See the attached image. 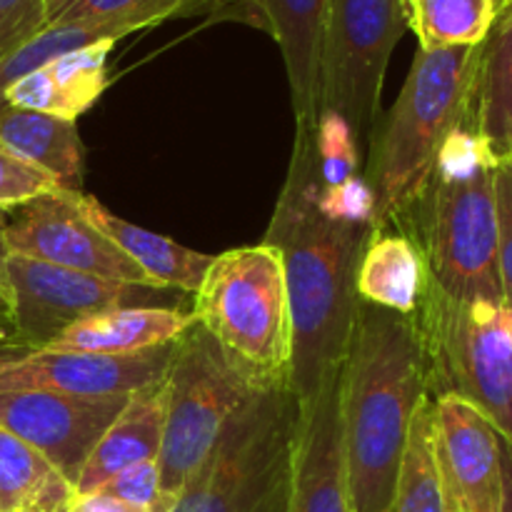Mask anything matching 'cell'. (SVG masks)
<instances>
[{
    "label": "cell",
    "instance_id": "cell-9",
    "mask_svg": "<svg viewBox=\"0 0 512 512\" xmlns=\"http://www.w3.org/2000/svg\"><path fill=\"white\" fill-rule=\"evenodd\" d=\"M405 28L400 0H328L320 110L338 113L358 145L373 138L390 55Z\"/></svg>",
    "mask_w": 512,
    "mask_h": 512
},
{
    "label": "cell",
    "instance_id": "cell-30",
    "mask_svg": "<svg viewBox=\"0 0 512 512\" xmlns=\"http://www.w3.org/2000/svg\"><path fill=\"white\" fill-rule=\"evenodd\" d=\"M58 183L35 165L25 163L23 158L0 143V210H15L40 195L55 193Z\"/></svg>",
    "mask_w": 512,
    "mask_h": 512
},
{
    "label": "cell",
    "instance_id": "cell-27",
    "mask_svg": "<svg viewBox=\"0 0 512 512\" xmlns=\"http://www.w3.org/2000/svg\"><path fill=\"white\" fill-rule=\"evenodd\" d=\"M148 25L135 18H115V20H93V23H70V25H48L38 35L15 48L13 53L0 60V98L3 90L13 80L23 78L25 73L43 68L50 60L60 58L73 50L88 48L100 40H115L118 43L125 35H133L145 30Z\"/></svg>",
    "mask_w": 512,
    "mask_h": 512
},
{
    "label": "cell",
    "instance_id": "cell-32",
    "mask_svg": "<svg viewBox=\"0 0 512 512\" xmlns=\"http://www.w3.org/2000/svg\"><path fill=\"white\" fill-rule=\"evenodd\" d=\"M48 28V0H0V60Z\"/></svg>",
    "mask_w": 512,
    "mask_h": 512
},
{
    "label": "cell",
    "instance_id": "cell-24",
    "mask_svg": "<svg viewBox=\"0 0 512 512\" xmlns=\"http://www.w3.org/2000/svg\"><path fill=\"white\" fill-rule=\"evenodd\" d=\"M250 5L253 0H48V25L135 18L153 28L170 18H195V15L245 23Z\"/></svg>",
    "mask_w": 512,
    "mask_h": 512
},
{
    "label": "cell",
    "instance_id": "cell-26",
    "mask_svg": "<svg viewBox=\"0 0 512 512\" xmlns=\"http://www.w3.org/2000/svg\"><path fill=\"white\" fill-rule=\"evenodd\" d=\"M400 8L420 50L485 43L498 18L493 0H400Z\"/></svg>",
    "mask_w": 512,
    "mask_h": 512
},
{
    "label": "cell",
    "instance_id": "cell-35",
    "mask_svg": "<svg viewBox=\"0 0 512 512\" xmlns=\"http://www.w3.org/2000/svg\"><path fill=\"white\" fill-rule=\"evenodd\" d=\"M15 338V323H13V303H10V290L5 283L3 263H0V340Z\"/></svg>",
    "mask_w": 512,
    "mask_h": 512
},
{
    "label": "cell",
    "instance_id": "cell-13",
    "mask_svg": "<svg viewBox=\"0 0 512 512\" xmlns=\"http://www.w3.org/2000/svg\"><path fill=\"white\" fill-rule=\"evenodd\" d=\"M433 460L445 512H503L500 433L468 400L433 398Z\"/></svg>",
    "mask_w": 512,
    "mask_h": 512
},
{
    "label": "cell",
    "instance_id": "cell-6",
    "mask_svg": "<svg viewBox=\"0 0 512 512\" xmlns=\"http://www.w3.org/2000/svg\"><path fill=\"white\" fill-rule=\"evenodd\" d=\"M193 318L258 383L288 380L290 310L275 245L215 255L195 293Z\"/></svg>",
    "mask_w": 512,
    "mask_h": 512
},
{
    "label": "cell",
    "instance_id": "cell-21",
    "mask_svg": "<svg viewBox=\"0 0 512 512\" xmlns=\"http://www.w3.org/2000/svg\"><path fill=\"white\" fill-rule=\"evenodd\" d=\"M428 283V263L418 240L383 230L370 235L355 278L358 300L400 315H415Z\"/></svg>",
    "mask_w": 512,
    "mask_h": 512
},
{
    "label": "cell",
    "instance_id": "cell-31",
    "mask_svg": "<svg viewBox=\"0 0 512 512\" xmlns=\"http://www.w3.org/2000/svg\"><path fill=\"white\" fill-rule=\"evenodd\" d=\"M98 493L113 495L123 503L148 512H170L168 500L163 498V490H160L158 460H143V463L123 470L108 485H103Z\"/></svg>",
    "mask_w": 512,
    "mask_h": 512
},
{
    "label": "cell",
    "instance_id": "cell-14",
    "mask_svg": "<svg viewBox=\"0 0 512 512\" xmlns=\"http://www.w3.org/2000/svg\"><path fill=\"white\" fill-rule=\"evenodd\" d=\"M173 345L135 355H90L35 348L15 358H0V393H45L73 398H120L165 378Z\"/></svg>",
    "mask_w": 512,
    "mask_h": 512
},
{
    "label": "cell",
    "instance_id": "cell-17",
    "mask_svg": "<svg viewBox=\"0 0 512 512\" xmlns=\"http://www.w3.org/2000/svg\"><path fill=\"white\" fill-rule=\"evenodd\" d=\"M265 33L283 53L295 128H315L320 113V48L328 0H260Z\"/></svg>",
    "mask_w": 512,
    "mask_h": 512
},
{
    "label": "cell",
    "instance_id": "cell-15",
    "mask_svg": "<svg viewBox=\"0 0 512 512\" xmlns=\"http://www.w3.org/2000/svg\"><path fill=\"white\" fill-rule=\"evenodd\" d=\"M288 512H353L340 430V368L300 403L293 498Z\"/></svg>",
    "mask_w": 512,
    "mask_h": 512
},
{
    "label": "cell",
    "instance_id": "cell-36",
    "mask_svg": "<svg viewBox=\"0 0 512 512\" xmlns=\"http://www.w3.org/2000/svg\"><path fill=\"white\" fill-rule=\"evenodd\" d=\"M500 463H503V512H512V445L500 438Z\"/></svg>",
    "mask_w": 512,
    "mask_h": 512
},
{
    "label": "cell",
    "instance_id": "cell-4",
    "mask_svg": "<svg viewBox=\"0 0 512 512\" xmlns=\"http://www.w3.org/2000/svg\"><path fill=\"white\" fill-rule=\"evenodd\" d=\"M498 160L465 123L443 145L418 208L430 283L460 303H503L498 265Z\"/></svg>",
    "mask_w": 512,
    "mask_h": 512
},
{
    "label": "cell",
    "instance_id": "cell-25",
    "mask_svg": "<svg viewBox=\"0 0 512 512\" xmlns=\"http://www.w3.org/2000/svg\"><path fill=\"white\" fill-rule=\"evenodd\" d=\"M73 495L43 455L0 428V512H68Z\"/></svg>",
    "mask_w": 512,
    "mask_h": 512
},
{
    "label": "cell",
    "instance_id": "cell-3",
    "mask_svg": "<svg viewBox=\"0 0 512 512\" xmlns=\"http://www.w3.org/2000/svg\"><path fill=\"white\" fill-rule=\"evenodd\" d=\"M480 53L483 43L415 53L403 90L370 140L363 180L373 193L375 230L418 208L443 145L475 120Z\"/></svg>",
    "mask_w": 512,
    "mask_h": 512
},
{
    "label": "cell",
    "instance_id": "cell-29",
    "mask_svg": "<svg viewBox=\"0 0 512 512\" xmlns=\"http://www.w3.org/2000/svg\"><path fill=\"white\" fill-rule=\"evenodd\" d=\"M315 145L323 188L333 190L358 178L360 150L350 125L333 110H320L315 125Z\"/></svg>",
    "mask_w": 512,
    "mask_h": 512
},
{
    "label": "cell",
    "instance_id": "cell-7",
    "mask_svg": "<svg viewBox=\"0 0 512 512\" xmlns=\"http://www.w3.org/2000/svg\"><path fill=\"white\" fill-rule=\"evenodd\" d=\"M428 393L468 400L512 445V308L460 303L428 283L418 313Z\"/></svg>",
    "mask_w": 512,
    "mask_h": 512
},
{
    "label": "cell",
    "instance_id": "cell-8",
    "mask_svg": "<svg viewBox=\"0 0 512 512\" xmlns=\"http://www.w3.org/2000/svg\"><path fill=\"white\" fill-rule=\"evenodd\" d=\"M158 453L160 490L173 510L190 475L200 468L245 395L260 385L240 368L203 325L193 323L173 345Z\"/></svg>",
    "mask_w": 512,
    "mask_h": 512
},
{
    "label": "cell",
    "instance_id": "cell-11",
    "mask_svg": "<svg viewBox=\"0 0 512 512\" xmlns=\"http://www.w3.org/2000/svg\"><path fill=\"white\" fill-rule=\"evenodd\" d=\"M10 213L13 218L0 223L3 255H18L118 283L153 288L143 270L80 213L75 193L55 190Z\"/></svg>",
    "mask_w": 512,
    "mask_h": 512
},
{
    "label": "cell",
    "instance_id": "cell-18",
    "mask_svg": "<svg viewBox=\"0 0 512 512\" xmlns=\"http://www.w3.org/2000/svg\"><path fill=\"white\" fill-rule=\"evenodd\" d=\"M165 403H168L165 378L130 395L125 408L100 435L98 445L85 460L75 483V495L98 493L123 470L143 460H158L160 443H163Z\"/></svg>",
    "mask_w": 512,
    "mask_h": 512
},
{
    "label": "cell",
    "instance_id": "cell-39",
    "mask_svg": "<svg viewBox=\"0 0 512 512\" xmlns=\"http://www.w3.org/2000/svg\"><path fill=\"white\" fill-rule=\"evenodd\" d=\"M0 223H3V220H0Z\"/></svg>",
    "mask_w": 512,
    "mask_h": 512
},
{
    "label": "cell",
    "instance_id": "cell-33",
    "mask_svg": "<svg viewBox=\"0 0 512 512\" xmlns=\"http://www.w3.org/2000/svg\"><path fill=\"white\" fill-rule=\"evenodd\" d=\"M495 205H498V265L503 303L512 308V165L495 170Z\"/></svg>",
    "mask_w": 512,
    "mask_h": 512
},
{
    "label": "cell",
    "instance_id": "cell-10",
    "mask_svg": "<svg viewBox=\"0 0 512 512\" xmlns=\"http://www.w3.org/2000/svg\"><path fill=\"white\" fill-rule=\"evenodd\" d=\"M3 273L13 303L15 338L30 350L45 348L90 315L140 305L153 308L158 295L165 293L18 255H3Z\"/></svg>",
    "mask_w": 512,
    "mask_h": 512
},
{
    "label": "cell",
    "instance_id": "cell-38",
    "mask_svg": "<svg viewBox=\"0 0 512 512\" xmlns=\"http://www.w3.org/2000/svg\"><path fill=\"white\" fill-rule=\"evenodd\" d=\"M505 165H512V150L508 153V158H505Z\"/></svg>",
    "mask_w": 512,
    "mask_h": 512
},
{
    "label": "cell",
    "instance_id": "cell-12",
    "mask_svg": "<svg viewBox=\"0 0 512 512\" xmlns=\"http://www.w3.org/2000/svg\"><path fill=\"white\" fill-rule=\"evenodd\" d=\"M128 398H73L45 390L0 393V428L43 455L75 493L85 460Z\"/></svg>",
    "mask_w": 512,
    "mask_h": 512
},
{
    "label": "cell",
    "instance_id": "cell-34",
    "mask_svg": "<svg viewBox=\"0 0 512 512\" xmlns=\"http://www.w3.org/2000/svg\"><path fill=\"white\" fill-rule=\"evenodd\" d=\"M68 512H148V510L123 503V500L113 498V495L90 493V495H73Z\"/></svg>",
    "mask_w": 512,
    "mask_h": 512
},
{
    "label": "cell",
    "instance_id": "cell-5",
    "mask_svg": "<svg viewBox=\"0 0 512 512\" xmlns=\"http://www.w3.org/2000/svg\"><path fill=\"white\" fill-rule=\"evenodd\" d=\"M300 400L288 380L245 395L170 512H288Z\"/></svg>",
    "mask_w": 512,
    "mask_h": 512
},
{
    "label": "cell",
    "instance_id": "cell-1",
    "mask_svg": "<svg viewBox=\"0 0 512 512\" xmlns=\"http://www.w3.org/2000/svg\"><path fill=\"white\" fill-rule=\"evenodd\" d=\"M315 128H295L288 180L280 190L263 243L283 260L290 310L288 385L308 403L330 370L348 353L358 293L355 278L373 235L370 223L340 220L320 205Z\"/></svg>",
    "mask_w": 512,
    "mask_h": 512
},
{
    "label": "cell",
    "instance_id": "cell-2",
    "mask_svg": "<svg viewBox=\"0 0 512 512\" xmlns=\"http://www.w3.org/2000/svg\"><path fill=\"white\" fill-rule=\"evenodd\" d=\"M428 363L415 315L358 300L340 365V430L353 512H393Z\"/></svg>",
    "mask_w": 512,
    "mask_h": 512
},
{
    "label": "cell",
    "instance_id": "cell-22",
    "mask_svg": "<svg viewBox=\"0 0 512 512\" xmlns=\"http://www.w3.org/2000/svg\"><path fill=\"white\" fill-rule=\"evenodd\" d=\"M0 143L35 165L65 193H80L85 150L75 120L0 105Z\"/></svg>",
    "mask_w": 512,
    "mask_h": 512
},
{
    "label": "cell",
    "instance_id": "cell-20",
    "mask_svg": "<svg viewBox=\"0 0 512 512\" xmlns=\"http://www.w3.org/2000/svg\"><path fill=\"white\" fill-rule=\"evenodd\" d=\"M75 205L80 213L90 220L98 230H103L135 265L145 273L150 285L158 290H183V293H198L203 285L205 273L215 255L198 253L165 235L150 233L140 225L128 223L110 213L100 200L90 195L75 193Z\"/></svg>",
    "mask_w": 512,
    "mask_h": 512
},
{
    "label": "cell",
    "instance_id": "cell-19",
    "mask_svg": "<svg viewBox=\"0 0 512 512\" xmlns=\"http://www.w3.org/2000/svg\"><path fill=\"white\" fill-rule=\"evenodd\" d=\"M193 323V313L163 305L113 308L70 325L45 348L63 353L135 355L175 343Z\"/></svg>",
    "mask_w": 512,
    "mask_h": 512
},
{
    "label": "cell",
    "instance_id": "cell-23",
    "mask_svg": "<svg viewBox=\"0 0 512 512\" xmlns=\"http://www.w3.org/2000/svg\"><path fill=\"white\" fill-rule=\"evenodd\" d=\"M473 123L495 160L505 163L512 150V3L483 43Z\"/></svg>",
    "mask_w": 512,
    "mask_h": 512
},
{
    "label": "cell",
    "instance_id": "cell-37",
    "mask_svg": "<svg viewBox=\"0 0 512 512\" xmlns=\"http://www.w3.org/2000/svg\"><path fill=\"white\" fill-rule=\"evenodd\" d=\"M493 3H495V10H498V13H503V10L508 8L512 0H493Z\"/></svg>",
    "mask_w": 512,
    "mask_h": 512
},
{
    "label": "cell",
    "instance_id": "cell-16",
    "mask_svg": "<svg viewBox=\"0 0 512 512\" xmlns=\"http://www.w3.org/2000/svg\"><path fill=\"white\" fill-rule=\"evenodd\" d=\"M115 40H100L50 60L3 90L0 105L75 120L108 88V55Z\"/></svg>",
    "mask_w": 512,
    "mask_h": 512
},
{
    "label": "cell",
    "instance_id": "cell-28",
    "mask_svg": "<svg viewBox=\"0 0 512 512\" xmlns=\"http://www.w3.org/2000/svg\"><path fill=\"white\" fill-rule=\"evenodd\" d=\"M430 438H433V398L428 393L410 428L393 512H445Z\"/></svg>",
    "mask_w": 512,
    "mask_h": 512
}]
</instances>
